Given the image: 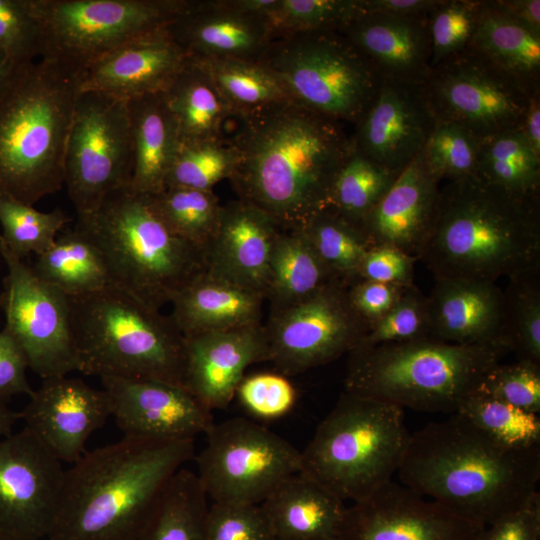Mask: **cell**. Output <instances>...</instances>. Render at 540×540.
<instances>
[{
    "label": "cell",
    "mask_w": 540,
    "mask_h": 540,
    "mask_svg": "<svg viewBox=\"0 0 540 540\" xmlns=\"http://www.w3.org/2000/svg\"><path fill=\"white\" fill-rule=\"evenodd\" d=\"M410 435L403 408L343 392L301 452V471L354 503L392 480Z\"/></svg>",
    "instance_id": "9"
},
{
    "label": "cell",
    "mask_w": 540,
    "mask_h": 540,
    "mask_svg": "<svg viewBox=\"0 0 540 540\" xmlns=\"http://www.w3.org/2000/svg\"><path fill=\"white\" fill-rule=\"evenodd\" d=\"M437 122L455 123L480 142L521 127L533 93L472 46L431 68L423 83Z\"/></svg>",
    "instance_id": "13"
},
{
    "label": "cell",
    "mask_w": 540,
    "mask_h": 540,
    "mask_svg": "<svg viewBox=\"0 0 540 540\" xmlns=\"http://www.w3.org/2000/svg\"><path fill=\"white\" fill-rule=\"evenodd\" d=\"M69 301L79 372L183 386L185 336L171 316L113 285Z\"/></svg>",
    "instance_id": "8"
},
{
    "label": "cell",
    "mask_w": 540,
    "mask_h": 540,
    "mask_svg": "<svg viewBox=\"0 0 540 540\" xmlns=\"http://www.w3.org/2000/svg\"><path fill=\"white\" fill-rule=\"evenodd\" d=\"M426 303L431 337L461 345H498L508 350L504 342V291L496 282L436 280Z\"/></svg>",
    "instance_id": "26"
},
{
    "label": "cell",
    "mask_w": 540,
    "mask_h": 540,
    "mask_svg": "<svg viewBox=\"0 0 540 540\" xmlns=\"http://www.w3.org/2000/svg\"><path fill=\"white\" fill-rule=\"evenodd\" d=\"M209 506L196 473L183 467L165 487L138 540H207Z\"/></svg>",
    "instance_id": "36"
},
{
    "label": "cell",
    "mask_w": 540,
    "mask_h": 540,
    "mask_svg": "<svg viewBox=\"0 0 540 540\" xmlns=\"http://www.w3.org/2000/svg\"><path fill=\"white\" fill-rule=\"evenodd\" d=\"M440 188L421 152L358 227L371 247L394 246L419 261L435 223Z\"/></svg>",
    "instance_id": "23"
},
{
    "label": "cell",
    "mask_w": 540,
    "mask_h": 540,
    "mask_svg": "<svg viewBox=\"0 0 540 540\" xmlns=\"http://www.w3.org/2000/svg\"><path fill=\"white\" fill-rule=\"evenodd\" d=\"M191 59L210 78L236 117L291 100L276 74L259 61L237 58Z\"/></svg>",
    "instance_id": "37"
},
{
    "label": "cell",
    "mask_w": 540,
    "mask_h": 540,
    "mask_svg": "<svg viewBox=\"0 0 540 540\" xmlns=\"http://www.w3.org/2000/svg\"><path fill=\"white\" fill-rule=\"evenodd\" d=\"M65 469L27 428L0 438V531L20 540L47 539Z\"/></svg>",
    "instance_id": "17"
},
{
    "label": "cell",
    "mask_w": 540,
    "mask_h": 540,
    "mask_svg": "<svg viewBox=\"0 0 540 540\" xmlns=\"http://www.w3.org/2000/svg\"><path fill=\"white\" fill-rule=\"evenodd\" d=\"M398 175L354 148L333 180L327 210L358 226Z\"/></svg>",
    "instance_id": "39"
},
{
    "label": "cell",
    "mask_w": 540,
    "mask_h": 540,
    "mask_svg": "<svg viewBox=\"0 0 540 540\" xmlns=\"http://www.w3.org/2000/svg\"><path fill=\"white\" fill-rule=\"evenodd\" d=\"M333 540H340V539H333Z\"/></svg>",
    "instance_id": "64"
},
{
    "label": "cell",
    "mask_w": 540,
    "mask_h": 540,
    "mask_svg": "<svg viewBox=\"0 0 540 540\" xmlns=\"http://www.w3.org/2000/svg\"><path fill=\"white\" fill-rule=\"evenodd\" d=\"M165 30L198 58L258 61L274 40L264 18L238 11L228 1H191Z\"/></svg>",
    "instance_id": "28"
},
{
    "label": "cell",
    "mask_w": 540,
    "mask_h": 540,
    "mask_svg": "<svg viewBox=\"0 0 540 540\" xmlns=\"http://www.w3.org/2000/svg\"><path fill=\"white\" fill-rule=\"evenodd\" d=\"M276 540L339 539L347 506L320 482L297 472L260 504Z\"/></svg>",
    "instance_id": "29"
},
{
    "label": "cell",
    "mask_w": 540,
    "mask_h": 540,
    "mask_svg": "<svg viewBox=\"0 0 540 540\" xmlns=\"http://www.w3.org/2000/svg\"><path fill=\"white\" fill-rule=\"evenodd\" d=\"M419 260L435 280L540 273V196L513 194L476 175L447 181Z\"/></svg>",
    "instance_id": "4"
},
{
    "label": "cell",
    "mask_w": 540,
    "mask_h": 540,
    "mask_svg": "<svg viewBox=\"0 0 540 540\" xmlns=\"http://www.w3.org/2000/svg\"><path fill=\"white\" fill-rule=\"evenodd\" d=\"M483 0H441L428 14L431 68L467 49L474 38Z\"/></svg>",
    "instance_id": "48"
},
{
    "label": "cell",
    "mask_w": 540,
    "mask_h": 540,
    "mask_svg": "<svg viewBox=\"0 0 540 540\" xmlns=\"http://www.w3.org/2000/svg\"><path fill=\"white\" fill-rule=\"evenodd\" d=\"M339 32L381 79L423 84L431 71L428 15L399 16L361 8Z\"/></svg>",
    "instance_id": "25"
},
{
    "label": "cell",
    "mask_w": 540,
    "mask_h": 540,
    "mask_svg": "<svg viewBox=\"0 0 540 540\" xmlns=\"http://www.w3.org/2000/svg\"><path fill=\"white\" fill-rule=\"evenodd\" d=\"M0 255L7 267L0 297L4 328L22 348L29 368L42 379L79 372L69 297L41 280L1 237Z\"/></svg>",
    "instance_id": "15"
},
{
    "label": "cell",
    "mask_w": 540,
    "mask_h": 540,
    "mask_svg": "<svg viewBox=\"0 0 540 540\" xmlns=\"http://www.w3.org/2000/svg\"><path fill=\"white\" fill-rule=\"evenodd\" d=\"M539 273L509 280L504 291V342L518 360L540 365Z\"/></svg>",
    "instance_id": "44"
},
{
    "label": "cell",
    "mask_w": 540,
    "mask_h": 540,
    "mask_svg": "<svg viewBox=\"0 0 540 540\" xmlns=\"http://www.w3.org/2000/svg\"><path fill=\"white\" fill-rule=\"evenodd\" d=\"M178 127L180 142L221 139L229 105L191 59L162 92Z\"/></svg>",
    "instance_id": "33"
},
{
    "label": "cell",
    "mask_w": 540,
    "mask_h": 540,
    "mask_svg": "<svg viewBox=\"0 0 540 540\" xmlns=\"http://www.w3.org/2000/svg\"><path fill=\"white\" fill-rule=\"evenodd\" d=\"M497 443L513 450L540 448V417L478 388L455 412Z\"/></svg>",
    "instance_id": "42"
},
{
    "label": "cell",
    "mask_w": 540,
    "mask_h": 540,
    "mask_svg": "<svg viewBox=\"0 0 540 540\" xmlns=\"http://www.w3.org/2000/svg\"><path fill=\"white\" fill-rule=\"evenodd\" d=\"M81 77L48 58L16 68L0 97V194L34 205L63 187Z\"/></svg>",
    "instance_id": "5"
},
{
    "label": "cell",
    "mask_w": 540,
    "mask_h": 540,
    "mask_svg": "<svg viewBox=\"0 0 540 540\" xmlns=\"http://www.w3.org/2000/svg\"><path fill=\"white\" fill-rule=\"evenodd\" d=\"M496 3L512 18L540 34L539 0H496Z\"/></svg>",
    "instance_id": "59"
},
{
    "label": "cell",
    "mask_w": 540,
    "mask_h": 540,
    "mask_svg": "<svg viewBox=\"0 0 540 540\" xmlns=\"http://www.w3.org/2000/svg\"><path fill=\"white\" fill-rule=\"evenodd\" d=\"M100 380L123 436L195 440L214 424L212 411L181 385L147 378Z\"/></svg>",
    "instance_id": "19"
},
{
    "label": "cell",
    "mask_w": 540,
    "mask_h": 540,
    "mask_svg": "<svg viewBox=\"0 0 540 540\" xmlns=\"http://www.w3.org/2000/svg\"><path fill=\"white\" fill-rule=\"evenodd\" d=\"M27 358L13 336L0 332V402L17 395L31 396L33 389L26 376Z\"/></svg>",
    "instance_id": "56"
},
{
    "label": "cell",
    "mask_w": 540,
    "mask_h": 540,
    "mask_svg": "<svg viewBox=\"0 0 540 540\" xmlns=\"http://www.w3.org/2000/svg\"><path fill=\"white\" fill-rule=\"evenodd\" d=\"M299 230L335 280L347 286L358 281L360 265L371 248L358 226L325 210Z\"/></svg>",
    "instance_id": "41"
},
{
    "label": "cell",
    "mask_w": 540,
    "mask_h": 540,
    "mask_svg": "<svg viewBox=\"0 0 540 540\" xmlns=\"http://www.w3.org/2000/svg\"><path fill=\"white\" fill-rule=\"evenodd\" d=\"M335 281L300 230L280 232L272 251L265 293L272 313L309 298Z\"/></svg>",
    "instance_id": "35"
},
{
    "label": "cell",
    "mask_w": 540,
    "mask_h": 540,
    "mask_svg": "<svg viewBox=\"0 0 540 540\" xmlns=\"http://www.w3.org/2000/svg\"><path fill=\"white\" fill-rule=\"evenodd\" d=\"M360 11V0H274L263 18L275 39L306 32H339Z\"/></svg>",
    "instance_id": "45"
},
{
    "label": "cell",
    "mask_w": 540,
    "mask_h": 540,
    "mask_svg": "<svg viewBox=\"0 0 540 540\" xmlns=\"http://www.w3.org/2000/svg\"><path fill=\"white\" fill-rule=\"evenodd\" d=\"M470 46L531 89L540 88V34L504 12L496 0H483Z\"/></svg>",
    "instance_id": "32"
},
{
    "label": "cell",
    "mask_w": 540,
    "mask_h": 540,
    "mask_svg": "<svg viewBox=\"0 0 540 540\" xmlns=\"http://www.w3.org/2000/svg\"><path fill=\"white\" fill-rule=\"evenodd\" d=\"M520 129L534 151L540 155V89L531 96Z\"/></svg>",
    "instance_id": "60"
},
{
    "label": "cell",
    "mask_w": 540,
    "mask_h": 540,
    "mask_svg": "<svg viewBox=\"0 0 540 540\" xmlns=\"http://www.w3.org/2000/svg\"><path fill=\"white\" fill-rule=\"evenodd\" d=\"M480 540H540V497L485 527Z\"/></svg>",
    "instance_id": "57"
},
{
    "label": "cell",
    "mask_w": 540,
    "mask_h": 540,
    "mask_svg": "<svg viewBox=\"0 0 540 540\" xmlns=\"http://www.w3.org/2000/svg\"><path fill=\"white\" fill-rule=\"evenodd\" d=\"M147 197L172 233L205 253L217 232L223 207L213 191L166 187Z\"/></svg>",
    "instance_id": "40"
},
{
    "label": "cell",
    "mask_w": 540,
    "mask_h": 540,
    "mask_svg": "<svg viewBox=\"0 0 540 540\" xmlns=\"http://www.w3.org/2000/svg\"><path fill=\"white\" fill-rule=\"evenodd\" d=\"M234 164L233 147L223 138L180 142L166 177L165 188L212 191L218 182L230 178Z\"/></svg>",
    "instance_id": "46"
},
{
    "label": "cell",
    "mask_w": 540,
    "mask_h": 540,
    "mask_svg": "<svg viewBox=\"0 0 540 540\" xmlns=\"http://www.w3.org/2000/svg\"><path fill=\"white\" fill-rule=\"evenodd\" d=\"M32 268L41 280L68 297L87 295L111 285L102 254L75 225L63 230L54 243L37 256Z\"/></svg>",
    "instance_id": "34"
},
{
    "label": "cell",
    "mask_w": 540,
    "mask_h": 540,
    "mask_svg": "<svg viewBox=\"0 0 540 540\" xmlns=\"http://www.w3.org/2000/svg\"><path fill=\"white\" fill-rule=\"evenodd\" d=\"M17 67H14L0 51V97L9 85Z\"/></svg>",
    "instance_id": "62"
},
{
    "label": "cell",
    "mask_w": 540,
    "mask_h": 540,
    "mask_svg": "<svg viewBox=\"0 0 540 540\" xmlns=\"http://www.w3.org/2000/svg\"><path fill=\"white\" fill-rule=\"evenodd\" d=\"M423 84L382 79L352 136L354 148L400 173L423 150L436 126Z\"/></svg>",
    "instance_id": "20"
},
{
    "label": "cell",
    "mask_w": 540,
    "mask_h": 540,
    "mask_svg": "<svg viewBox=\"0 0 540 540\" xmlns=\"http://www.w3.org/2000/svg\"><path fill=\"white\" fill-rule=\"evenodd\" d=\"M133 163L127 101L80 91L64 162V185L77 216L92 213L109 194L129 186Z\"/></svg>",
    "instance_id": "14"
},
{
    "label": "cell",
    "mask_w": 540,
    "mask_h": 540,
    "mask_svg": "<svg viewBox=\"0 0 540 540\" xmlns=\"http://www.w3.org/2000/svg\"><path fill=\"white\" fill-rule=\"evenodd\" d=\"M0 51L14 67L41 59V29L29 0H0Z\"/></svg>",
    "instance_id": "50"
},
{
    "label": "cell",
    "mask_w": 540,
    "mask_h": 540,
    "mask_svg": "<svg viewBox=\"0 0 540 540\" xmlns=\"http://www.w3.org/2000/svg\"><path fill=\"white\" fill-rule=\"evenodd\" d=\"M207 540H276L259 505L211 503Z\"/></svg>",
    "instance_id": "53"
},
{
    "label": "cell",
    "mask_w": 540,
    "mask_h": 540,
    "mask_svg": "<svg viewBox=\"0 0 540 540\" xmlns=\"http://www.w3.org/2000/svg\"><path fill=\"white\" fill-rule=\"evenodd\" d=\"M335 281L309 298L273 312L264 326L268 357L284 376L330 363L352 352L368 332Z\"/></svg>",
    "instance_id": "16"
},
{
    "label": "cell",
    "mask_w": 540,
    "mask_h": 540,
    "mask_svg": "<svg viewBox=\"0 0 540 540\" xmlns=\"http://www.w3.org/2000/svg\"><path fill=\"white\" fill-rule=\"evenodd\" d=\"M281 231L269 215L247 202L223 206L217 232L205 250L206 269L265 297L272 251Z\"/></svg>",
    "instance_id": "27"
},
{
    "label": "cell",
    "mask_w": 540,
    "mask_h": 540,
    "mask_svg": "<svg viewBox=\"0 0 540 540\" xmlns=\"http://www.w3.org/2000/svg\"><path fill=\"white\" fill-rule=\"evenodd\" d=\"M19 413L37 439L62 463H75L90 436L111 417L103 389L79 378L58 376L43 379Z\"/></svg>",
    "instance_id": "21"
},
{
    "label": "cell",
    "mask_w": 540,
    "mask_h": 540,
    "mask_svg": "<svg viewBox=\"0 0 540 540\" xmlns=\"http://www.w3.org/2000/svg\"><path fill=\"white\" fill-rule=\"evenodd\" d=\"M409 287L360 280L348 287L349 303L368 329L381 320Z\"/></svg>",
    "instance_id": "55"
},
{
    "label": "cell",
    "mask_w": 540,
    "mask_h": 540,
    "mask_svg": "<svg viewBox=\"0 0 540 540\" xmlns=\"http://www.w3.org/2000/svg\"><path fill=\"white\" fill-rule=\"evenodd\" d=\"M19 418V413L8 409L0 402V438L13 432V427Z\"/></svg>",
    "instance_id": "61"
},
{
    "label": "cell",
    "mask_w": 540,
    "mask_h": 540,
    "mask_svg": "<svg viewBox=\"0 0 540 540\" xmlns=\"http://www.w3.org/2000/svg\"><path fill=\"white\" fill-rule=\"evenodd\" d=\"M190 57L163 28L97 59L83 72L80 90L125 101L164 92Z\"/></svg>",
    "instance_id": "24"
},
{
    "label": "cell",
    "mask_w": 540,
    "mask_h": 540,
    "mask_svg": "<svg viewBox=\"0 0 540 540\" xmlns=\"http://www.w3.org/2000/svg\"><path fill=\"white\" fill-rule=\"evenodd\" d=\"M263 294L207 269L172 300L170 315L184 336L259 324Z\"/></svg>",
    "instance_id": "30"
},
{
    "label": "cell",
    "mask_w": 540,
    "mask_h": 540,
    "mask_svg": "<svg viewBox=\"0 0 540 540\" xmlns=\"http://www.w3.org/2000/svg\"><path fill=\"white\" fill-rule=\"evenodd\" d=\"M509 351L434 337L357 348L344 392L428 412L455 413Z\"/></svg>",
    "instance_id": "6"
},
{
    "label": "cell",
    "mask_w": 540,
    "mask_h": 540,
    "mask_svg": "<svg viewBox=\"0 0 540 540\" xmlns=\"http://www.w3.org/2000/svg\"><path fill=\"white\" fill-rule=\"evenodd\" d=\"M271 42L258 60L280 79L292 101L355 126L371 106L381 77L338 31L297 33Z\"/></svg>",
    "instance_id": "10"
},
{
    "label": "cell",
    "mask_w": 540,
    "mask_h": 540,
    "mask_svg": "<svg viewBox=\"0 0 540 540\" xmlns=\"http://www.w3.org/2000/svg\"><path fill=\"white\" fill-rule=\"evenodd\" d=\"M75 226L99 249L111 285L156 309L207 268L204 251L172 233L148 197L129 186L77 216Z\"/></svg>",
    "instance_id": "7"
},
{
    "label": "cell",
    "mask_w": 540,
    "mask_h": 540,
    "mask_svg": "<svg viewBox=\"0 0 540 540\" xmlns=\"http://www.w3.org/2000/svg\"><path fill=\"white\" fill-rule=\"evenodd\" d=\"M194 441L123 436L65 469L46 540H138L171 478L194 456Z\"/></svg>",
    "instance_id": "3"
},
{
    "label": "cell",
    "mask_w": 540,
    "mask_h": 540,
    "mask_svg": "<svg viewBox=\"0 0 540 540\" xmlns=\"http://www.w3.org/2000/svg\"><path fill=\"white\" fill-rule=\"evenodd\" d=\"M476 176L520 196H540V155L520 128L481 142Z\"/></svg>",
    "instance_id": "38"
},
{
    "label": "cell",
    "mask_w": 540,
    "mask_h": 540,
    "mask_svg": "<svg viewBox=\"0 0 540 540\" xmlns=\"http://www.w3.org/2000/svg\"><path fill=\"white\" fill-rule=\"evenodd\" d=\"M416 257L389 245L371 247L365 255L359 271L358 281L368 280L401 287L414 284Z\"/></svg>",
    "instance_id": "54"
},
{
    "label": "cell",
    "mask_w": 540,
    "mask_h": 540,
    "mask_svg": "<svg viewBox=\"0 0 540 540\" xmlns=\"http://www.w3.org/2000/svg\"><path fill=\"white\" fill-rule=\"evenodd\" d=\"M429 336L426 295L413 285L407 288L400 301L368 330L355 349Z\"/></svg>",
    "instance_id": "49"
},
{
    "label": "cell",
    "mask_w": 540,
    "mask_h": 540,
    "mask_svg": "<svg viewBox=\"0 0 540 540\" xmlns=\"http://www.w3.org/2000/svg\"><path fill=\"white\" fill-rule=\"evenodd\" d=\"M42 57L83 72L111 50L165 28L186 0H29Z\"/></svg>",
    "instance_id": "11"
},
{
    "label": "cell",
    "mask_w": 540,
    "mask_h": 540,
    "mask_svg": "<svg viewBox=\"0 0 540 540\" xmlns=\"http://www.w3.org/2000/svg\"><path fill=\"white\" fill-rule=\"evenodd\" d=\"M0 540H20V539L11 534L0 531Z\"/></svg>",
    "instance_id": "63"
},
{
    "label": "cell",
    "mask_w": 540,
    "mask_h": 540,
    "mask_svg": "<svg viewBox=\"0 0 540 540\" xmlns=\"http://www.w3.org/2000/svg\"><path fill=\"white\" fill-rule=\"evenodd\" d=\"M235 396L254 417L270 420L286 415L293 408L297 393L286 376L258 373L244 377Z\"/></svg>",
    "instance_id": "52"
},
{
    "label": "cell",
    "mask_w": 540,
    "mask_h": 540,
    "mask_svg": "<svg viewBox=\"0 0 540 540\" xmlns=\"http://www.w3.org/2000/svg\"><path fill=\"white\" fill-rule=\"evenodd\" d=\"M479 390L523 410L540 412V365L517 360L497 364L485 376Z\"/></svg>",
    "instance_id": "51"
},
{
    "label": "cell",
    "mask_w": 540,
    "mask_h": 540,
    "mask_svg": "<svg viewBox=\"0 0 540 540\" xmlns=\"http://www.w3.org/2000/svg\"><path fill=\"white\" fill-rule=\"evenodd\" d=\"M229 140L230 181L283 231L301 229L327 210L333 180L354 150L342 123L290 100L239 117Z\"/></svg>",
    "instance_id": "1"
},
{
    "label": "cell",
    "mask_w": 540,
    "mask_h": 540,
    "mask_svg": "<svg viewBox=\"0 0 540 540\" xmlns=\"http://www.w3.org/2000/svg\"><path fill=\"white\" fill-rule=\"evenodd\" d=\"M364 11L399 16L428 15L441 0H360Z\"/></svg>",
    "instance_id": "58"
},
{
    "label": "cell",
    "mask_w": 540,
    "mask_h": 540,
    "mask_svg": "<svg viewBox=\"0 0 540 540\" xmlns=\"http://www.w3.org/2000/svg\"><path fill=\"white\" fill-rule=\"evenodd\" d=\"M133 142L130 189L155 195L165 189L166 177L180 144L177 123L163 93L127 100Z\"/></svg>",
    "instance_id": "31"
},
{
    "label": "cell",
    "mask_w": 540,
    "mask_h": 540,
    "mask_svg": "<svg viewBox=\"0 0 540 540\" xmlns=\"http://www.w3.org/2000/svg\"><path fill=\"white\" fill-rule=\"evenodd\" d=\"M481 142L463 127L437 122L422 154L429 171L441 182L476 175Z\"/></svg>",
    "instance_id": "47"
},
{
    "label": "cell",
    "mask_w": 540,
    "mask_h": 540,
    "mask_svg": "<svg viewBox=\"0 0 540 540\" xmlns=\"http://www.w3.org/2000/svg\"><path fill=\"white\" fill-rule=\"evenodd\" d=\"M204 435L196 475L212 503L259 505L301 471V451L250 419L214 423Z\"/></svg>",
    "instance_id": "12"
},
{
    "label": "cell",
    "mask_w": 540,
    "mask_h": 540,
    "mask_svg": "<svg viewBox=\"0 0 540 540\" xmlns=\"http://www.w3.org/2000/svg\"><path fill=\"white\" fill-rule=\"evenodd\" d=\"M485 527L392 480L347 507L340 540H480Z\"/></svg>",
    "instance_id": "18"
},
{
    "label": "cell",
    "mask_w": 540,
    "mask_h": 540,
    "mask_svg": "<svg viewBox=\"0 0 540 540\" xmlns=\"http://www.w3.org/2000/svg\"><path fill=\"white\" fill-rule=\"evenodd\" d=\"M70 217L59 208L42 212L13 197L0 194V237L18 257L45 252L64 230Z\"/></svg>",
    "instance_id": "43"
},
{
    "label": "cell",
    "mask_w": 540,
    "mask_h": 540,
    "mask_svg": "<svg viewBox=\"0 0 540 540\" xmlns=\"http://www.w3.org/2000/svg\"><path fill=\"white\" fill-rule=\"evenodd\" d=\"M267 357L261 323L185 336L183 386L209 410L226 408L248 366Z\"/></svg>",
    "instance_id": "22"
},
{
    "label": "cell",
    "mask_w": 540,
    "mask_h": 540,
    "mask_svg": "<svg viewBox=\"0 0 540 540\" xmlns=\"http://www.w3.org/2000/svg\"><path fill=\"white\" fill-rule=\"evenodd\" d=\"M397 474L403 485L487 527L540 497V448L504 447L453 413L410 435Z\"/></svg>",
    "instance_id": "2"
}]
</instances>
